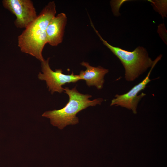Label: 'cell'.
<instances>
[{"mask_svg":"<svg viewBox=\"0 0 167 167\" xmlns=\"http://www.w3.org/2000/svg\"><path fill=\"white\" fill-rule=\"evenodd\" d=\"M56 13L55 2H49L18 36V45L22 52L34 57L41 62L44 60L42 53L47 43L46 29Z\"/></svg>","mask_w":167,"mask_h":167,"instance_id":"6da1fadb","label":"cell"},{"mask_svg":"<svg viewBox=\"0 0 167 167\" xmlns=\"http://www.w3.org/2000/svg\"><path fill=\"white\" fill-rule=\"evenodd\" d=\"M66 22V15L63 13L58 14L52 19L46 29L47 43L57 46L62 42Z\"/></svg>","mask_w":167,"mask_h":167,"instance_id":"52a82bcc","label":"cell"},{"mask_svg":"<svg viewBox=\"0 0 167 167\" xmlns=\"http://www.w3.org/2000/svg\"><path fill=\"white\" fill-rule=\"evenodd\" d=\"M64 90L69 97L65 106L59 109L45 111L42 115L49 118L51 124L60 129L68 125L77 124L79 122V119L76 116L78 113L89 106L100 105L104 101L100 98L90 100L92 95L79 92L76 86L72 89L66 87Z\"/></svg>","mask_w":167,"mask_h":167,"instance_id":"7a4b0ae2","label":"cell"},{"mask_svg":"<svg viewBox=\"0 0 167 167\" xmlns=\"http://www.w3.org/2000/svg\"><path fill=\"white\" fill-rule=\"evenodd\" d=\"M3 7L15 15L14 24L17 28H26L37 16L33 2L31 0H3Z\"/></svg>","mask_w":167,"mask_h":167,"instance_id":"5b68a950","label":"cell"},{"mask_svg":"<svg viewBox=\"0 0 167 167\" xmlns=\"http://www.w3.org/2000/svg\"><path fill=\"white\" fill-rule=\"evenodd\" d=\"M96 34L103 44L120 60L125 70V78L128 81H132L137 78L149 67L157 63L161 59L162 55L158 56L154 61L150 58L146 49L138 46L132 51H129L119 47L113 46L105 40L91 24Z\"/></svg>","mask_w":167,"mask_h":167,"instance_id":"3957f363","label":"cell"},{"mask_svg":"<svg viewBox=\"0 0 167 167\" xmlns=\"http://www.w3.org/2000/svg\"><path fill=\"white\" fill-rule=\"evenodd\" d=\"M81 65L86 68L84 71H81L79 75L80 80H84L89 87L94 86L98 89H101L104 83V76L109 72L108 69L100 66L95 67L87 62H83Z\"/></svg>","mask_w":167,"mask_h":167,"instance_id":"ba28073f","label":"cell"},{"mask_svg":"<svg viewBox=\"0 0 167 167\" xmlns=\"http://www.w3.org/2000/svg\"><path fill=\"white\" fill-rule=\"evenodd\" d=\"M156 63L151 67L147 76L141 82L133 87L127 93L122 94H117L111 101L110 105L120 106L131 109L134 113H136V109L139 102L146 94L142 92L138 93L144 90L147 84L151 81L149 77L152 70Z\"/></svg>","mask_w":167,"mask_h":167,"instance_id":"8992f818","label":"cell"},{"mask_svg":"<svg viewBox=\"0 0 167 167\" xmlns=\"http://www.w3.org/2000/svg\"><path fill=\"white\" fill-rule=\"evenodd\" d=\"M49 58H48L41 62L42 73L40 72L38 77L39 79L45 81L49 91L51 94L55 92L62 93L64 91L62 87L63 85L75 83L80 80L79 75H74L73 72L71 75H65L62 73L61 69L53 71L49 65Z\"/></svg>","mask_w":167,"mask_h":167,"instance_id":"277c9868","label":"cell"}]
</instances>
